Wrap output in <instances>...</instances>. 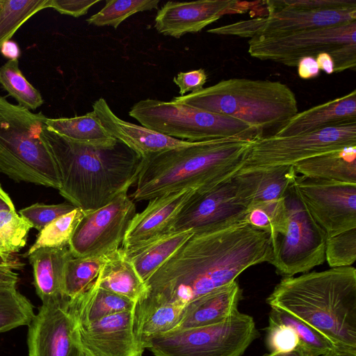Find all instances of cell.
I'll return each instance as SVG.
<instances>
[{
  "instance_id": "28",
  "label": "cell",
  "mask_w": 356,
  "mask_h": 356,
  "mask_svg": "<svg viewBox=\"0 0 356 356\" xmlns=\"http://www.w3.org/2000/svg\"><path fill=\"white\" fill-rule=\"evenodd\" d=\"M135 305L133 300L99 287L95 281L85 291L69 300V307L77 325L131 311Z\"/></svg>"
},
{
  "instance_id": "21",
  "label": "cell",
  "mask_w": 356,
  "mask_h": 356,
  "mask_svg": "<svg viewBox=\"0 0 356 356\" xmlns=\"http://www.w3.org/2000/svg\"><path fill=\"white\" fill-rule=\"evenodd\" d=\"M356 122V90L298 113L272 136L289 137Z\"/></svg>"
},
{
  "instance_id": "32",
  "label": "cell",
  "mask_w": 356,
  "mask_h": 356,
  "mask_svg": "<svg viewBox=\"0 0 356 356\" xmlns=\"http://www.w3.org/2000/svg\"><path fill=\"white\" fill-rule=\"evenodd\" d=\"M106 259L102 257H71L65 264L63 290L73 298L85 291L96 280Z\"/></svg>"
},
{
  "instance_id": "26",
  "label": "cell",
  "mask_w": 356,
  "mask_h": 356,
  "mask_svg": "<svg viewBox=\"0 0 356 356\" xmlns=\"http://www.w3.org/2000/svg\"><path fill=\"white\" fill-rule=\"evenodd\" d=\"M293 167L306 177L356 184V145L307 158Z\"/></svg>"
},
{
  "instance_id": "45",
  "label": "cell",
  "mask_w": 356,
  "mask_h": 356,
  "mask_svg": "<svg viewBox=\"0 0 356 356\" xmlns=\"http://www.w3.org/2000/svg\"><path fill=\"white\" fill-rule=\"evenodd\" d=\"M280 6L306 9H323L356 6L355 0H273Z\"/></svg>"
},
{
  "instance_id": "48",
  "label": "cell",
  "mask_w": 356,
  "mask_h": 356,
  "mask_svg": "<svg viewBox=\"0 0 356 356\" xmlns=\"http://www.w3.org/2000/svg\"><path fill=\"white\" fill-rule=\"evenodd\" d=\"M316 60L320 70H323L327 74H331L334 72V61L327 53L323 52L318 54L316 57Z\"/></svg>"
},
{
  "instance_id": "14",
  "label": "cell",
  "mask_w": 356,
  "mask_h": 356,
  "mask_svg": "<svg viewBox=\"0 0 356 356\" xmlns=\"http://www.w3.org/2000/svg\"><path fill=\"white\" fill-rule=\"evenodd\" d=\"M293 186L326 238L356 229V184L297 175Z\"/></svg>"
},
{
  "instance_id": "36",
  "label": "cell",
  "mask_w": 356,
  "mask_h": 356,
  "mask_svg": "<svg viewBox=\"0 0 356 356\" xmlns=\"http://www.w3.org/2000/svg\"><path fill=\"white\" fill-rule=\"evenodd\" d=\"M83 214L84 212L81 209L76 208L51 222L39 232L35 243L25 256L28 257L40 248L69 246L74 230Z\"/></svg>"
},
{
  "instance_id": "15",
  "label": "cell",
  "mask_w": 356,
  "mask_h": 356,
  "mask_svg": "<svg viewBox=\"0 0 356 356\" xmlns=\"http://www.w3.org/2000/svg\"><path fill=\"white\" fill-rule=\"evenodd\" d=\"M248 212L239 198L234 176L207 190L197 191L179 212L169 232L220 229L245 221Z\"/></svg>"
},
{
  "instance_id": "16",
  "label": "cell",
  "mask_w": 356,
  "mask_h": 356,
  "mask_svg": "<svg viewBox=\"0 0 356 356\" xmlns=\"http://www.w3.org/2000/svg\"><path fill=\"white\" fill-rule=\"evenodd\" d=\"M67 297L42 303L29 326V356H83Z\"/></svg>"
},
{
  "instance_id": "30",
  "label": "cell",
  "mask_w": 356,
  "mask_h": 356,
  "mask_svg": "<svg viewBox=\"0 0 356 356\" xmlns=\"http://www.w3.org/2000/svg\"><path fill=\"white\" fill-rule=\"evenodd\" d=\"M45 125L72 141L92 147H113L118 141L104 129L93 111L70 118H47Z\"/></svg>"
},
{
  "instance_id": "9",
  "label": "cell",
  "mask_w": 356,
  "mask_h": 356,
  "mask_svg": "<svg viewBox=\"0 0 356 356\" xmlns=\"http://www.w3.org/2000/svg\"><path fill=\"white\" fill-rule=\"evenodd\" d=\"M282 216L270 234L269 261L277 274L305 273L325 261L326 236L296 194L293 184L284 198Z\"/></svg>"
},
{
  "instance_id": "24",
  "label": "cell",
  "mask_w": 356,
  "mask_h": 356,
  "mask_svg": "<svg viewBox=\"0 0 356 356\" xmlns=\"http://www.w3.org/2000/svg\"><path fill=\"white\" fill-rule=\"evenodd\" d=\"M28 257L33 267L36 293L42 302L67 297L63 290V279L65 265L73 257L69 246L40 248Z\"/></svg>"
},
{
  "instance_id": "52",
  "label": "cell",
  "mask_w": 356,
  "mask_h": 356,
  "mask_svg": "<svg viewBox=\"0 0 356 356\" xmlns=\"http://www.w3.org/2000/svg\"><path fill=\"white\" fill-rule=\"evenodd\" d=\"M17 259L11 255V254H5L0 252V266H9L13 269H18L22 266Z\"/></svg>"
},
{
  "instance_id": "10",
  "label": "cell",
  "mask_w": 356,
  "mask_h": 356,
  "mask_svg": "<svg viewBox=\"0 0 356 356\" xmlns=\"http://www.w3.org/2000/svg\"><path fill=\"white\" fill-rule=\"evenodd\" d=\"M259 337L254 318L238 311L216 324L156 335L145 348L155 356H242Z\"/></svg>"
},
{
  "instance_id": "54",
  "label": "cell",
  "mask_w": 356,
  "mask_h": 356,
  "mask_svg": "<svg viewBox=\"0 0 356 356\" xmlns=\"http://www.w3.org/2000/svg\"><path fill=\"white\" fill-rule=\"evenodd\" d=\"M83 356H91V355H90L88 353L83 351Z\"/></svg>"
},
{
  "instance_id": "6",
  "label": "cell",
  "mask_w": 356,
  "mask_h": 356,
  "mask_svg": "<svg viewBox=\"0 0 356 356\" xmlns=\"http://www.w3.org/2000/svg\"><path fill=\"white\" fill-rule=\"evenodd\" d=\"M46 119L0 97V172L17 181L58 190V170L41 136Z\"/></svg>"
},
{
  "instance_id": "22",
  "label": "cell",
  "mask_w": 356,
  "mask_h": 356,
  "mask_svg": "<svg viewBox=\"0 0 356 356\" xmlns=\"http://www.w3.org/2000/svg\"><path fill=\"white\" fill-rule=\"evenodd\" d=\"M297 175L293 165H278L240 172L234 179L239 198L249 209L283 198Z\"/></svg>"
},
{
  "instance_id": "53",
  "label": "cell",
  "mask_w": 356,
  "mask_h": 356,
  "mask_svg": "<svg viewBox=\"0 0 356 356\" xmlns=\"http://www.w3.org/2000/svg\"><path fill=\"white\" fill-rule=\"evenodd\" d=\"M13 210H15V209L11 198L4 191L0 184V212L2 211Z\"/></svg>"
},
{
  "instance_id": "34",
  "label": "cell",
  "mask_w": 356,
  "mask_h": 356,
  "mask_svg": "<svg viewBox=\"0 0 356 356\" xmlns=\"http://www.w3.org/2000/svg\"><path fill=\"white\" fill-rule=\"evenodd\" d=\"M0 84L17 100L18 105L29 111L44 103L40 92L23 75L18 59L9 60L0 67Z\"/></svg>"
},
{
  "instance_id": "8",
  "label": "cell",
  "mask_w": 356,
  "mask_h": 356,
  "mask_svg": "<svg viewBox=\"0 0 356 356\" xmlns=\"http://www.w3.org/2000/svg\"><path fill=\"white\" fill-rule=\"evenodd\" d=\"M323 52L332 57L334 72L355 70L356 21L284 36L254 37L248 40V53L252 57L289 67H297L303 57L316 58Z\"/></svg>"
},
{
  "instance_id": "29",
  "label": "cell",
  "mask_w": 356,
  "mask_h": 356,
  "mask_svg": "<svg viewBox=\"0 0 356 356\" xmlns=\"http://www.w3.org/2000/svg\"><path fill=\"white\" fill-rule=\"evenodd\" d=\"M95 283L102 289L134 302L147 291L145 282L121 248L106 256Z\"/></svg>"
},
{
  "instance_id": "43",
  "label": "cell",
  "mask_w": 356,
  "mask_h": 356,
  "mask_svg": "<svg viewBox=\"0 0 356 356\" xmlns=\"http://www.w3.org/2000/svg\"><path fill=\"white\" fill-rule=\"evenodd\" d=\"M207 75L203 69L189 72H180L173 79V82L179 87L180 96L188 92H195L203 88Z\"/></svg>"
},
{
  "instance_id": "37",
  "label": "cell",
  "mask_w": 356,
  "mask_h": 356,
  "mask_svg": "<svg viewBox=\"0 0 356 356\" xmlns=\"http://www.w3.org/2000/svg\"><path fill=\"white\" fill-rule=\"evenodd\" d=\"M159 0H107L105 6L86 22L97 26H111L117 29L135 13L158 8Z\"/></svg>"
},
{
  "instance_id": "47",
  "label": "cell",
  "mask_w": 356,
  "mask_h": 356,
  "mask_svg": "<svg viewBox=\"0 0 356 356\" xmlns=\"http://www.w3.org/2000/svg\"><path fill=\"white\" fill-rule=\"evenodd\" d=\"M1 54L9 60H17L20 56V49L13 41L5 42L0 48Z\"/></svg>"
},
{
  "instance_id": "17",
  "label": "cell",
  "mask_w": 356,
  "mask_h": 356,
  "mask_svg": "<svg viewBox=\"0 0 356 356\" xmlns=\"http://www.w3.org/2000/svg\"><path fill=\"white\" fill-rule=\"evenodd\" d=\"M134 309L77 325L83 350L91 356L142 355L144 349L134 331Z\"/></svg>"
},
{
  "instance_id": "12",
  "label": "cell",
  "mask_w": 356,
  "mask_h": 356,
  "mask_svg": "<svg viewBox=\"0 0 356 356\" xmlns=\"http://www.w3.org/2000/svg\"><path fill=\"white\" fill-rule=\"evenodd\" d=\"M264 3L268 12L266 17L241 20L209 29L207 32L250 39L274 38L356 21V6L306 9L280 6L273 0Z\"/></svg>"
},
{
  "instance_id": "7",
  "label": "cell",
  "mask_w": 356,
  "mask_h": 356,
  "mask_svg": "<svg viewBox=\"0 0 356 356\" xmlns=\"http://www.w3.org/2000/svg\"><path fill=\"white\" fill-rule=\"evenodd\" d=\"M129 115L146 128L188 142L261 137L241 120L172 101L143 99L134 104Z\"/></svg>"
},
{
  "instance_id": "5",
  "label": "cell",
  "mask_w": 356,
  "mask_h": 356,
  "mask_svg": "<svg viewBox=\"0 0 356 356\" xmlns=\"http://www.w3.org/2000/svg\"><path fill=\"white\" fill-rule=\"evenodd\" d=\"M171 101L241 120L261 137L266 130L275 128V132L298 113L291 89L270 80L232 78Z\"/></svg>"
},
{
  "instance_id": "11",
  "label": "cell",
  "mask_w": 356,
  "mask_h": 356,
  "mask_svg": "<svg viewBox=\"0 0 356 356\" xmlns=\"http://www.w3.org/2000/svg\"><path fill=\"white\" fill-rule=\"evenodd\" d=\"M356 145V122L289 137L255 138L238 173L278 165H293L307 158Z\"/></svg>"
},
{
  "instance_id": "42",
  "label": "cell",
  "mask_w": 356,
  "mask_h": 356,
  "mask_svg": "<svg viewBox=\"0 0 356 356\" xmlns=\"http://www.w3.org/2000/svg\"><path fill=\"white\" fill-rule=\"evenodd\" d=\"M266 342L270 353L291 350L299 345L298 337L291 327L271 322L266 327Z\"/></svg>"
},
{
  "instance_id": "49",
  "label": "cell",
  "mask_w": 356,
  "mask_h": 356,
  "mask_svg": "<svg viewBox=\"0 0 356 356\" xmlns=\"http://www.w3.org/2000/svg\"><path fill=\"white\" fill-rule=\"evenodd\" d=\"M19 281L18 274L9 266H0V284H15Z\"/></svg>"
},
{
  "instance_id": "4",
  "label": "cell",
  "mask_w": 356,
  "mask_h": 356,
  "mask_svg": "<svg viewBox=\"0 0 356 356\" xmlns=\"http://www.w3.org/2000/svg\"><path fill=\"white\" fill-rule=\"evenodd\" d=\"M335 346L356 348V269L331 268L282 278L266 299Z\"/></svg>"
},
{
  "instance_id": "2",
  "label": "cell",
  "mask_w": 356,
  "mask_h": 356,
  "mask_svg": "<svg viewBox=\"0 0 356 356\" xmlns=\"http://www.w3.org/2000/svg\"><path fill=\"white\" fill-rule=\"evenodd\" d=\"M41 136L57 166L59 193L89 212L99 209L136 184L142 157L118 140L109 147L72 141L44 126Z\"/></svg>"
},
{
  "instance_id": "27",
  "label": "cell",
  "mask_w": 356,
  "mask_h": 356,
  "mask_svg": "<svg viewBox=\"0 0 356 356\" xmlns=\"http://www.w3.org/2000/svg\"><path fill=\"white\" fill-rule=\"evenodd\" d=\"M193 234L190 229L170 232L138 246L122 249L145 282Z\"/></svg>"
},
{
  "instance_id": "13",
  "label": "cell",
  "mask_w": 356,
  "mask_h": 356,
  "mask_svg": "<svg viewBox=\"0 0 356 356\" xmlns=\"http://www.w3.org/2000/svg\"><path fill=\"white\" fill-rule=\"evenodd\" d=\"M136 214V204L127 191L99 209L84 212L69 243L72 254L102 257L120 248Z\"/></svg>"
},
{
  "instance_id": "18",
  "label": "cell",
  "mask_w": 356,
  "mask_h": 356,
  "mask_svg": "<svg viewBox=\"0 0 356 356\" xmlns=\"http://www.w3.org/2000/svg\"><path fill=\"white\" fill-rule=\"evenodd\" d=\"M235 0L168 1L157 12L154 27L164 35L179 38L197 33L228 13H243Z\"/></svg>"
},
{
  "instance_id": "19",
  "label": "cell",
  "mask_w": 356,
  "mask_h": 356,
  "mask_svg": "<svg viewBox=\"0 0 356 356\" xmlns=\"http://www.w3.org/2000/svg\"><path fill=\"white\" fill-rule=\"evenodd\" d=\"M197 191L184 188L149 200L145 209L132 219L121 248H132L169 232L179 212Z\"/></svg>"
},
{
  "instance_id": "38",
  "label": "cell",
  "mask_w": 356,
  "mask_h": 356,
  "mask_svg": "<svg viewBox=\"0 0 356 356\" xmlns=\"http://www.w3.org/2000/svg\"><path fill=\"white\" fill-rule=\"evenodd\" d=\"M31 226L15 210L0 212V252H18L26 243Z\"/></svg>"
},
{
  "instance_id": "25",
  "label": "cell",
  "mask_w": 356,
  "mask_h": 356,
  "mask_svg": "<svg viewBox=\"0 0 356 356\" xmlns=\"http://www.w3.org/2000/svg\"><path fill=\"white\" fill-rule=\"evenodd\" d=\"M184 308L159 302L145 292L136 302L134 309V331L142 348L145 350L146 343L152 337L176 328Z\"/></svg>"
},
{
  "instance_id": "35",
  "label": "cell",
  "mask_w": 356,
  "mask_h": 356,
  "mask_svg": "<svg viewBox=\"0 0 356 356\" xmlns=\"http://www.w3.org/2000/svg\"><path fill=\"white\" fill-rule=\"evenodd\" d=\"M47 0H0V48L30 17L47 8Z\"/></svg>"
},
{
  "instance_id": "41",
  "label": "cell",
  "mask_w": 356,
  "mask_h": 356,
  "mask_svg": "<svg viewBox=\"0 0 356 356\" xmlns=\"http://www.w3.org/2000/svg\"><path fill=\"white\" fill-rule=\"evenodd\" d=\"M285 196L277 201L254 206L248 209L245 221L252 226L271 234L283 215Z\"/></svg>"
},
{
  "instance_id": "51",
  "label": "cell",
  "mask_w": 356,
  "mask_h": 356,
  "mask_svg": "<svg viewBox=\"0 0 356 356\" xmlns=\"http://www.w3.org/2000/svg\"><path fill=\"white\" fill-rule=\"evenodd\" d=\"M320 356H356V348L334 346L331 350Z\"/></svg>"
},
{
  "instance_id": "46",
  "label": "cell",
  "mask_w": 356,
  "mask_h": 356,
  "mask_svg": "<svg viewBox=\"0 0 356 356\" xmlns=\"http://www.w3.org/2000/svg\"><path fill=\"white\" fill-rule=\"evenodd\" d=\"M297 67L298 76L302 79L315 78L320 72L316 58L311 56L302 58L299 60Z\"/></svg>"
},
{
  "instance_id": "50",
  "label": "cell",
  "mask_w": 356,
  "mask_h": 356,
  "mask_svg": "<svg viewBox=\"0 0 356 356\" xmlns=\"http://www.w3.org/2000/svg\"><path fill=\"white\" fill-rule=\"evenodd\" d=\"M264 356H313L307 350L298 345L296 348L288 351L271 352Z\"/></svg>"
},
{
  "instance_id": "55",
  "label": "cell",
  "mask_w": 356,
  "mask_h": 356,
  "mask_svg": "<svg viewBox=\"0 0 356 356\" xmlns=\"http://www.w3.org/2000/svg\"><path fill=\"white\" fill-rule=\"evenodd\" d=\"M140 356H142V355H140Z\"/></svg>"
},
{
  "instance_id": "33",
  "label": "cell",
  "mask_w": 356,
  "mask_h": 356,
  "mask_svg": "<svg viewBox=\"0 0 356 356\" xmlns=\"http://www.w3.org/2000/svg\"><path fill=\"white\" fill-rule=\"evenodd\" d=\"M268 322L291 327L298 337L299 345L307 350L313 356L323 355L335 346L312 326L281 309L271 307Z\"/></svg>"
},
{
  "instance_id": "1",
  "label": "cell",
  "mask_w": 356,
  "mask_h": 356,
  "mask_svg": "<svg viewBox=\"0 0 356 356\" xmlns=\"http://www.w3.org/2000/svg\"><path fill=\"white\" fill-rule=\"evenodd\" d=\"M269 232L243 221L194 233L145 282L147 294L184 307L193 300L236 280L247 268L270 261Z\"/></svg>"
},
{
  "instance_id": "39",
  "label": "cell",
  "mask_w": 356,
  "mask_h": 356,
  "mask_svg": "<svg viewBox=\"0 0 356 356\" xmlns=\"http://www.w3.org/2000/svg\"><path fill=\"white\" fill-rule=\"evenodd\" d=\"M325 259L330 268L351 266L356 260V229L327 238Z\"/></svg>"
},
{
  "instance_id": "40",
  "label": "cell",
  "mask_w": 356,
  "mask_h": 356,
  "mask_svg": "<svg viewBox=\"0 0 356 356\" xmlns=\"http://www.w3.org/2000/svg\"><path fill=\"white\" fill-rule=\"evenodd\" d=\"M70 203L45 204L35 203L19 210V213L31 227L41 232L58 218L76 209Z\"/></svg>"
},
{
  "instance_id": "23",
  "label": "cell",
  "mask_w": 356,
  "mask_h": 356,
  "mask_svg": "<svg viewBox=\"0 0 356 356\" xmlns=\"http://www.w3.org/2000/svg\"><path fill=\"white\" fill-rule=\"evenodd\" d=\"M242 290L235 280L188 303L175 329L210 325L220 323L238 312Z\"/></svg>"
},
{
  "instance_id": "44",
  "label": "cell",
  "mask_w": 356,
  "mask_h": 356,
  "mask_svg": "<svg viewBox=\"0 0 356 356\" xmlns=\"http://www.w3.org/2000/svg\"><path fill=\"white\" fill-rule=\"evenodd\" d=\"M100 0H47L46 8H52L61 14L79 17Z\"/></svg>"
},
{
  "instance_id": "20",
  "label": "cell",
  "mask_w": 356,
  "mask_h": 356,
  "mask_svg": "<svg viewBox=\"0 0 356 356\" xmlns=\"http://www.w3.org/2000/svg\"><path fill=\"white\" fill-rule=\"evenodd\" d=\"M92 108L108 134L142 158L152 154L184 147L192 143L167 136L142 125L122 120L113 113L102 97L94 102Z\"/></svg>"
},
{
  "instance_id": "3",
  "label": "cell",
  "mask_w": 356,
  "mask_h": 356,
  "mask_svg": "<svg viewBox=\"0 0 356 356\" xmlns=\"http://www.w3.org/2000/svg\"><path fill=\"white\" fill-rule=\"evenodd\" d=\"M254 140L229 137L192 142L143 157L130 197L146 201L184 188H211L238 173Z\"/></svg>"
},
{
  "instance_id": "31",
  "label": "cell",
  "mask_w": 356,
  "mask_h": 356,
  "mask_svg": "<svg viewBox=\"0 0 356 356\" xmlns=\"http://www.w3.org/2000/svg\"><path fill=\"white\" fill-rule=\"evenodd\" d=\"M35 316L33 305L15 284H0V333L29 325Z\"/></svg>"
}]
</instances>
